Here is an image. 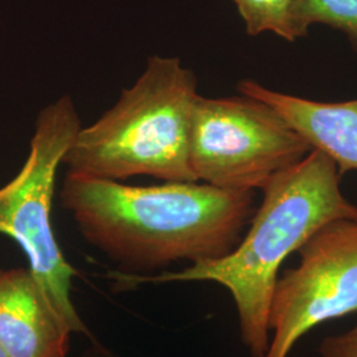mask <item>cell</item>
<instances>
[{"mask_svg":"<svg viewBox=\"0 0 357 357\" xmlns=\"http://www.w3.org/2000/svg\"><path fill=\"white\" fill-rule=\"evenodd\" d=\"M79 130V115L69 96L38 113L24 166L0 188V233L20 245L31 271L65 327L88 335L70 298L77 271L65 259L52 227L57 171Z\"/></svg>","mask_w":357,"mask_h":357,"instance_id":"4","label":"cell"},{"mask_svg":"<svg viewBox=\"0 0 357 357\" xmlns=\"http://www.w3.org/2000/svg\"><path fill=\"white\" fill-rule=\"evenodd\" d=\"M294 19L301 38L312 24L342 31L357 50V0H295Z\"/></svg>","mask_w":357,"mask_h":357,"instance_id":"9","label":"cell"},{"mask_svg":"<svg viewBox=\"0 0 357 357\" xmlns=\"http://www.w3.org/2000/svg\"><path fill=\"white\" fill-rule=\"evenodd\" d=\"M82 237L125 274L231 253L255 215V191L199 181L126 185L68 172L60 191Z\"/></svg>","mask_w":357,"mask_h":357,"instance_id":"1","label":"cell"},{"mask_svg":"<svg viewBox=\"0 0 357 357\" xmlns=\"http://www.w3.org/2000/svg\"><path fill=\"white\" fill-rule=\"evenodd\" d=\"M320 357H357V323L349 331L321 340Z\"/></svg>","mask_w":357,"mask_h":357,"instance_id":"11","label":"cell"},{"mask_svg":"<svg viewBox=\"0 0 357 357\" xmlns=\"http://www.w3.org/2000/svg\"><path fill=\"white\" fill-rule=\"evenodd\" d=\"M312 151L268 105L253 97L197 96L190 165L197 181L225 190H262L278 172Z\"/></svg>","mask_w":357,"mask_h":357,"instance_id":"5","label":"cell"},{"mask_svg":"<svg viewBox=\"0 0 357 357\" xmlns=\"http://www.w3.org/2000/svg\"><path fill=\"white\" fill-rule=\"evenodd\" d=\"M298 253L273 291L265 357H287L307 332L357 312V218L327 224Z\"/></svg>","mask_w":357,"mask_h":357,"instance_id":"6","label":"cell"},{"mask_svg":"<svg viewBox=\"0 0 357 357\" xmlns=\"http://www.w3.org/2000/svg\"><path fill=\"white\" fill-rule=\"evenodd\" d=\"M70 333L31 268H0V344L10 357H65Z\"/></svg>","mask_w":357,"mask_h":357,"instance_id":"7","label":"cell"},{"mask_svg":"<svg viewBox=\"0 0 357 357\" xmlns=\"http://www.w3.org/2000/svg\"><path fill=\"white\" fill-rule=\"evenodd\" d=\"M340 178L331 158L312 150L268 180L262 188V204L229 255L175 273L137 275L113 271L109 277L121 287L169 282L224 286L237 308L243 345L252 356L265 357L270 344V302L282 264L327 224L357 218V205L343 195Z\"/></svg>","mask_w":357,"mask_h":357,"instance_id":"2","label":"cell"},{"mask_svg":"<svg viewBox=\"0 0 357 357\" xmlns=\"http://www.w3.org/2000/svg\"><path fill=\"white\" fill-rule=\"evenodd\" d=\"M243 17L248 35L271 32L294 43L301 38L294 19L295 0H233Z\"/></svg>","mask_w":357,"mask_h":357,"instance_id":"10","label":"cell"},{"mask_svg":"<svg viewBox=\"0 0 357 357\" xmlns=\"http://www.w3.org/2000/svg\"><path fill=\"white\" fill-rule=\"evenodd\" d=\"M0 357H10V355L7 354V351L3 348L1 344H0Z\"/></svg>","mask_w":357,"mask_h":357,"instance_id":"12","label":"cell"},{"mask_svg":"<svg viewBox=\"0 0 357 357\" xmlns=\"http://www.w3.org/2000/svg\"><path fill=\"white\" fill-rule=\"evenodd\" d=\"M237 88L275 110L311 146L331 158L344 175L357 171V100L321 102L268 89L255 79H243Z\"/></svg>","mask_w":357,"mask_h":357,"instance_id":"8","label":"cell"},{"mask_svg":"<svg viewBox=\"0 0 357 357\" xmlns=\"http://www.w3.org/2000/svg\"><path fill=\"white\" fill-rule=\"evenodd\" d=\"M197 78L178 57L153 56L132 86L65 153L68 172L122 181L153 176L197 181L190 165V135Z\"/></svg>","mask_w":357,"mask_h":357,"instance_id":"3","label":"cell"}]
</instances>
